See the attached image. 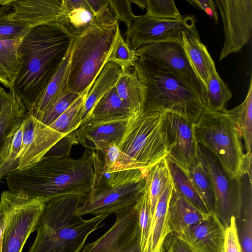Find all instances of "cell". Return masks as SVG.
Instances as JSON below:
<instances>
[{
	"label": "cell",
	"mask_w": 252,
	"mask_h": 252,
	"mask_svg": "<svg viewBox=\"0 0 252 252\" xmlns=\"http://www.w3.org/2000/svg\"><path fill=\"white\" fill-rule=\"evenodd\" d=\"M94 178L92 190L75 214L110 215L134 206L145 189L148 170L133 169L107 172L99 157L94 158Z\"/></svg>",
	"instance_id": "8992f818"
},
{
	"label": "cell",
	"mask_w": 252,
	"mask_h": 252,
	"mask_svg": "<svg viewBox=\"0 0 252 252\" xmlns=\"http://www.w3.org/2000/svg\"><path fill=\"white\" fill-rule=\"evenodd\" d=\"M23 124L15 134L9 154L0 166V179L5 175L17 170L19 157L22 143Z\"/></svg>",
	"instance_id": "b9f144b4"
},
{
	"label": "cell",
	"mask_w": 252,
	"mask_h": 252,
	"mask_svg": "<svg viewBox=\"0 0 252 252\" xmlns=\"http://www.w3.org/2000/svg\"><path fill=\"white\" fill-rule=\"evenodd\" d=\"M108 1L110 10L115 19L118 22L120 21L124 23L126 31L128 30L135 16L131 6L133 0H108Z\"/></svg>",
	"instance_id": "7bdbcfd3"
},
{
	"label": "cell",
	"mask_w": 252,
	"mask_h": 252,
	"mask_svg": "<svg viewBox=\"0 0 252 252\" xmlns=\"http://www.w3.org/2000/svg\"><path fill=\"white\" fill-rule=\"evenodd\" d=\"M88 91L79 96L49 126L65 135L75 131L79 128L82 124V109Z\"/></svg>",
	"instance_id": "d590c367"
},
{
	"label": "cell",
	"mask_w": 252,
	"mask_h": 252,
	"mask_svg": "<svg viewBox=\"0 0 252 252\" xmlns=\"http://www.w3.org/2000/svg\"><path fill=\"white\" fill-rule=\"evenodd\" d=\"M26 115L19 102L12 96L0 114V166L7 158L14 136Z\"/></svg>",
	"instance_id": "484cf974"
},
{
	"label": "cell",
	"mask_w": 252,
	"mask_h": 252,
	"mask_svg": "<svg viewBox=\"0 0 252 252\" xmlns=\"http://www.w3.org/2000/svg\"><path fill=\"white\" fill-rule=\"evenodd\" d=\"M62 9L56 23L72 39L84 34L94 21L87 0H63Z\"/></svg>",
	"instance_id": "44dd1931"
},
{
	"label": "cell",
	"mask_w": 252,
	"mask_h": 252,
	"mask_svg": "<svg viewBox=\"0 0 252 252\" xmlns=\"http://www.w3.org/2000/svg\"><path fill=\"white\" fill-rule=\"evenodd\" d=\"M134 206L138 214V224L141 233L140 243L143 252L151 224L149 198L145 191L141 194Z\"/></svg>",
	"instance_id": "60d3db41"
},
{
	"label": "cell",
	"mask_w": 252,
	"mask_h": 252,
	"mask_svg": "<svg viewBox=\"0 0 252 252\" xmlns=\"http://www.w3.org/2000/svg\"><path fill=\"white\" fill-rule=\"evenodd\" d=\"M146 15L162 19L181 20L184 17L172 0H143Z\"/></svg>",
	"instance_id": "ab89813d"
},
{
	"label": "cell",
	"mask_w": 252,
	"mask_h": 252,
	"mask_svg": "<svg viewBox=\"0 0 252 252\" xmlns=\"http://www.w3.org/2000/svg\"><path fill=\"white\" fill-rule=\"evenodd\" d=\"M224 252H242L234 217L231 219L229 225L225 229Z\"/></svg>",
	"instance_id": "bcb514c9"
},
{
	"label": "cell",
	"mask_w": 252,
	"mask_h": 252,
	"mask_svg": "<svg viewBox=\"0 0 252 252\" xmlns=\"http://www.w3.org/2000/svg\"><path fill=\"white\" fill-rule=\"evenodd\" d=\"M165 158L174 189L200 211L206 214H210L205 203L196 190L187 174L168 156Z\"/></svg>",
	"instance_id": "1f68e13d"
},
{
	"label": "cell",
	"mask_w": 252,
	"mask_h": 252,
	"mask_svg": "<svg viewBox=\"0 0 252 252\" xmlns=\"http://www.w3.org/2000/svg\"><path fill=\"white\" fill-rule=\"evenodd\" d=\"M173 189L171 179L157 203L143 252H165V241L170 233L168 224V207Z\"/></svg>",
	"instance_id": "ffe728a7"
},
{
	"label": "cell",
	"mask_w": 252,
	"mask_h": 252,
	"mask_svg": "<svg viewBox=\"0 0 252 252\" xmlns=\"http://www.w3.org/2000/svg\"><path fill=\"white\" fill-rule=\"evenodd\" d=\"M12 97V95L9 92H6L2 87H0V114L10 102Z\"/></svg>",
	"instance_id": "f907efd6"
},
{
	"label": "cell",
	"mask_w": 252,
	"mask_h": 252,
	"mask_svg": "<svg viewBox=\"0 0 252 252\" xmlns=\"http://www.w3.org/2000/svg\"><path fill=\"white\" fill-rule=\"evenodd\" d=\"M138 56L124 39L120 28L118 29L115 39L107 59V62L118 65L122 71L134 67Z\"/></svg>",
	"instance_id": "8d00e7d4"
},
{
	"label": "cell",
	"mask_w": 252,
	"mask_h": 252,
	"mask_svg": "<svg viewBox=\"0 0 252 252\" xmlns=\"http://www.w3.org/2000/svg\"><path fill=\"white\" fill-rule=\"evenodd\" d=\"M46 203L30 198L23 191H3L0 208L5 219L1 252H22L31 235L36 230Z\"/></svg>",
	"instance_id": "9c48e42d"
},
{
	"label": "cell",
	"mask_w": 252,
	"mask_h": 252,
	"mask_svg": "<svg viewBox=\"0 0 252 252\" xmlns=\"http://www.w3.org/2000/svg\"><path fill=\"white\" fill-rule=\"evenodd\" d=\"M188 2L195 5L204 10L214 21L216 24L219 22V14L216 9V4L212 0H191Z\"/></svg>",
	"instance_id": "681fc988"
},
{
	"label": "cell",
	"mask_w": 252,
	"mask_h": 252,
	"mask_svg": "<svg viewBox=\"0 0 252 252\" xmlns=\"http://www.w3.org/2000/svg\"><path fill=\"white\" fill-rule=\"evenodd\" d=\"M209 215L196 208L173 188L168 207L170 233L178 234L186 227L204 220Z\"/></svg>",
	"instance_id": "7402d4cb"
},
{
	"label": "cell",
	"mask_w": 252,
	"mask_h": 252,
	"mask_svg": "<svg viewBox=\"0 0 252 252\" xmlns=\"http://www.w3.org/2000/svg\"><path fill=\"white\" fill-rule=\"evenodd\" d=\"M134 68L142 95V114L168 112L195 123L205 106L189 81L143 56H138Z\"/></svg>",
	"instance_id": "3957f363"
},
{
	"label": "cell",
	"mask_w": 252,
	"mask_h": 252,
	"mask_svg": "<svg viewBox=\"0 0 252 252\" xmlns=\"http://www.w3.org/2000/svg\"><path fill=\"white\" fill-rule=\"evenodd\" d=\"M122 71L117 64L112 62L106 63L87 93L82 109L81 125L89 118L98 101L115 86Z\"/></svg>",
	"instance_id": "cb8c5ba5"
},
{
	"label": "cell",
	"mask_w": 252,
	"mask_h": 252,
	"mask_svg": "<svg viewBox=\"0 0 252 252\" xmlns=\"http://www.w3.org/2000/svg\"><path fill=\"white\" fill-rule=\"evenodd\" d=\"M165 252H193L175 233H170L164 243Z\"/></svg>",
	"instance_id": "c3c4849f"
},
{
	"label": "cell",
	"mask_w": 252,
	"mask_h": 252,
	"mask_svg": "<svg viewBox=\"0 0 252 252\" xmlns=\"http://www.w3.org/2000/svg\"><path fill=\"white\" fill-rule=\"evenodd\" d=\"M171 181L165 158L150 168L147 172L145 191L149 198L151 222L158 200Z\"/></svg>",
	"instance_id": "4dcf8cb0"
},
{
	"label": "cell",
	"mask_w": 252,
	"mask_h": 252,
	"mask_svg": "<svg viewBox=\"0 0 252 252\" xmlns=\"http://www.w3.org/2000/svg\"><path fill=\"white\" fill-rule=\"evenodd\" d=\"M241 207L236 224L242 252H252V179L247 173L239 178Z\"/></svg>",
	"instance_id": "d4e9b609"
},
{
	"label": "cell",
	"mask_w": 252,
	"mask_h": 252,
	"mask_svg": "<svg viewBox=\"0 0 252 252\" xmlns=\"http://www.w3.org/2000/svg\"><path fill=\"white\" fill-rule=\"evenodd\" d=\"M232 96V93L221 79L217 70L213 71L205 87L204 103L210 110L222 112L226 103Z\"/></svg>",
	"instance_id": "e575fe53"
},
{
	"label": "cell",
	"mask_w": 252,
	"mask_h": 252,
	"mask_svg": "<svg viewBox=\"0 0 252 252\" xmlns=\"http://www.w3.org/2000/svg\"><path fill=\"white\" fill-rule=\"evenodd\" d=\"M223 23L224 41L219 60L241 50L252 31V0H216Z\"/></svg>",
	"instance_id": "4fadbf2b"
},
{
	"label": "cell",
	"mask_w": 252,
	"mask_h": 252,
	"mask_svg": "<svg viewBox=\"0 0 252 252\" xmlns=\"http://www.w3.org/2000/svg\"><path fill=\"white\" fill-rule=\"evenodd\" d=\"M115 87L120 97L130 112L135 115L142 114V95L134 67L122 71Z\"/></svg>",
	"instance_id": "f1b7e54d"
},
{
	"label": "cell",
	"mask_w": 252,
	"mask_h": 252,
	"mask_svg": "<svg viewBox=\"0 0 252 252\" xmlns=\"http://www.w3.org/2000/svg\"><path fill=\"white\" fill-rule=\"evenodd\" d=\"M102 153L104 156L103 170L107 172H113L119 158L120 149L115 144H113Z\"/></svg>",
	"instance_id": "7dc6e473"
},
{
	"label": "cell",
	"mask_w": 252,
	"mask_h": 252,
	"mask_svg": "<svg viewBox=\"0 0 252 252\" xmlns=\"http://www.w3.org/2000/svg\"><path fill=\"white\" fill-rule=\"evenodd\" d=\"M135 53L188 79L200 93L204 102L205 87L193 70L182 44L172 42L151 43L139 48Z\"/></svg>",
	"instance_id": "2e32d148"
},
{
	"label": "cell",
	"mask_w": 252,
	"mask_h": 252,
	"mask_svg": "<svg viewBox=\"0 0 252 252\" xmlns=\"http://www.w3.org/2000/svg\"><path fill=\"white\" fill-rule=\"evenodd\" d=\"M80 96L70 91L67 85L48 106L40 122L49 126L62 114Z\"/></svg>",
	"instance_id": "f35d334b"
},
{
	"label": "cell",
	"mask_w": 252,
	"mask_h": 252,
	"mask_svg": "<svg viewBox=\"0 0 252 252\" xmlns=\"http://www.w3.org/2000/svg\"><path fill=\"white\" fill-rule=\"evenodd\" d=\"M5 225V219L3 212L0 208V252H1L3 231Z\"/></svg>",
	"instance_id": "f5cc1de1"
},
{
	"label": "cell",
	"mask_w": 252,
	"mask_h": 252,
	"mask_svg": "<svg viewBox=\"0 0 252 252\" xmlns=\"http://www.w3.org/2000/svg\"><path fill=\"white\" fill-rule=\"evenodd\" d=\"M94 151L88 149L78 158L69 157L42 158L29 168L7 175V184L13 192L23 191L30 198L46 203L59 196L90 193L94 181Z\"/></svg>",
	"instance_id": "7a4b0ae2"
},
{
	"label": "cell",
	"mask_w": 252,
	"mask_h": 252,
	"mask_svg": "<svg viewBox=\"0 0 252 252\" xmlns=\"http://www.w3.org/2000/svg\"><path fill=\"white\" fill-rule=\"evenodd\" d=\"M63 0H14L12 20L30 28L56 22L62 13Z\"/></svg>",
	"instance_id": "d6986e66"
},
{
	"label": "cell",
	"mask_w": 252,
	"mask_h": 252,
	"mask_svg": "<svg viewBox=\"0 0 252 252\" xmlns=\"http://www.w3.org/2000/svg\"><path fill=\"white\" fill-rule=\"evenodd\" d=\"M87 1L94 14L95 20L108 24H113L117 21L110 10L108 0Z\"/></svg>",
	"instance_id": "f6af8a7d"
},
{
	"label": "cell",
	"mask_w": 252,
	"mask_h": 252,
	"mask_svg": "<svg viewBox=\"0 0 252 252\" xmlns=\"http://www.w3.org/2000/svg\"><path fill=\"white\" fill-rule=\"evenodd\" d=\"M165 122L170 148L168 157L187 172L198 159L194 124L168 112H165Z\"/></svg>",
	"instance_id": "9a60e30c"
},
{
	"label": "cell",
	"mask_w": 252,
	"mask_h": 252,
	"mask_svg": "<svg viewBox=\"0 0 252 252\" xmlns=\"http://www.w3.org/2000/svg\"><path fill=\"white\" fill-rule=\"evenodd\" d=\"M78 143L75 131L70 133L54 145L43 158L69 157L72 146Z\"/></svg>",
	"instance_id": "ee69618b"
},
{
	"label": "cell",
	"mask_w": 252,
	"mask_h": 252,
	"mask_svg": "<svg viewBox=\"0 0 252 252\" xmlns=\"http://www.w3.org/2000/svg\"><path fill=\"white\" fill-rule=\"evenodd\" d=\"M22 143L17 170L29 168L40 161L65 134L60 133L26 115L23 122Z\"/></svg>",
	"instance_id": "5bb4252c"
},
{
	"label": "cell",
	"mask_w": 252,
	"mask_h": 252,
	"mask_svg": "<svg viewBox=\"0 0 252 252\" xmlns=\"http://www.w3.org/2000/svg\"><path fill=\"white\" fill-rule=\"evenodd\" d=\"M13 0H0V5L11 3Z\"/></svg>",
	"instance_id": "db71d44e"
},
{
	"label": "cell",
	"mask_w": 252,
	"mask_h": 252,
	"mask_svg": "<svg viewBox=\"0 0 252 252\" xmlns=\"http://www.w3.org/2000/svg\"><path fill=\"white\" fill-rule=\"evenodd\" d=\"M225 228L215 214L189 226L176 236L193 252H224Z\"/></svg>",
	"instance_id": "e0dca14e"
},
{
	"label": "cell",
	"mask_w": 252,
	"mask_h": 252,
	"mask_svg": "<svg viewBox=\"0 0 252 252\" xmlns=\"http://www.w3.org/2000/svg\"><path fill=\"white\" fill-rule=\"evenodd\" d=\"M182 46L193 70L205 90L211 72L216 69L214 61L199 36L183 32Z\"/></svg>",
	"instance_id": "603a6c76"
},
{
	"label": "cell",
	"mask_w": 252,
	"mask_h": 252,
	"mask_svg": "<svg viewBox=\"0 0 252 252\" xmlns=\"http://www.w3.org/2000/svg\"><path fill=\"white\" fill-rule=\"evenodd\" d=\"M234 125L245 142L246 153H252V79L250 80L247 96L244 101L230 110L223 111Z\"/></svg>",
	"instance_id": "83f0119b"
},
{
	"label": "cell",
	"mask_w": 252,
	"mask_h": 252,
	"mask_svg": "<svg viewBox=\"0 0 252 252\" xmlns=\"http://www.w3.org/2000/svg\"><path fill=\"white\" fill-rule=\"evenodd\" d=\"M70 58V49L34 108L31 115L38 121L51 102L67 85Z\"/></svg>",
	"instance_id": "f546056e"
},
{
	"label": "cell",
	"mask_w": 252,
	"mask_h": 252,
	"mask_svg": "<svg viewBox=\"0 0 252 252\" xmlns=\"http://www.w3.org/2000/svg\"><path fill=\"white\" fill-rule=\"evenodd\" d=\"M196 190L205 203L210 214H214L215 198L213 187L209 175L198 158L186 172Z\"/></svg>",
	"instance_id": "836d02e7"
},
{
	"label": "cell",
	"mask_w": 252,
	"mask_h": 252,
	"mask_svg": "<svg viewBox=\"0 0 252 252\" xmlns=\"http://www.w3.org/2000/svg\"><path fill=\"white\" fill-rule=\"evenodd\" d=\"M85 198L81 194H67L47 202L29 252H80L89 236L101 227L109 216L85 220L76 215Z\"/></svg>",
	"instance_id": "277c9868"
},
{
	"label": "cell",
	"mask_w": 252,
	"mask_h": 252,
	"mask_svg": "<svg viewBox=\"0 0 252 252\" xmlns=\"http://www.w3.org/2000/svg\"><path fill=\"white\" fill-rule=\"evenodd\" d=\"M194 130L197 143L210 151L228 177L239 178L245 154L241 138L225 113L205 107L194 123Z\"/></svg>",
	"instance_id": "ba28073f"
},
{
	"label": "cell",
	"mask_w": 252,
	"mask_h": 252,
	"mask_svg": "<svg viewBox=\"0 0 252 252\" xmlns=\"http://www.w3.org/2000/svg\"><path fill=\"white\" fill-rule=\"evenodd\" d=\"M165 111L134 115L128 121L117 147L119 158L113 172L141 169L149 170L168 156Z\"/></svg>",
	"instance_id": "5b68a950"
},
{
	"label": "cell",
	"mask_w": 252,
	"mask_h": 252,
	"mask_svg": "<svg viewBox=\"0 0 252 252\" xmlns=\"http://www.w3.org/2000/svg\"><path fill=\"white\" fill-rule=\"evenodd\" d=\"M247 173L252 179V153H246L242 168V174Z\"/></svg>",
	"instance_id": "816d5d0a"
},
{
	"label": "cell",
	"mask_w": 252,
	"mask_h": 252,
	"mask_svg": "<svg viewBox=\"0 0 252 252\" xmlns=\"http://www.w3.org/2000/svg\"><path fill=\"white\" fill-rule=\"evenodd\" d=\"M20 40H0V83L9 89L18 71Z\"/></svg>",
	"instance_id": "d6a6232c"
},
{
	"label": "cell",
	"mask_w": 252,
	"mask_h": 252,
	"mask_svg": "<svg viewBox=\"0 0 252 252\" xmlns=\"http://www.w3.org/2000/svg\"><path fill=\"white\" fill-rule=\"evenodd\" d=\"M72 41L56 22L34 27L20 40L18 71L9 92L26 115L32 113Z\"/></svg>",
	"instance_id": "6da1fadb"
},
{
	"label": "cell",
	"mask_w": 252,
	"mask_h": 252,
	"mask_svg": "<svg viewBox=\"0 0 252 252\" xmlns=\"http://www.w3.org/2000/svg\"><path fill=\"white\" fill-rule=\"evenodd\" d=\"M134 115L120 97L115 86L96 104L85 123L126 121Z\"/></svg>",
	"instance_id": "4316f807"
},
{
	"label": "cell",
	"mask_w": 252,
	"mask_h": 252,
	"mask_svg": "<svg viewBox=\"0 0 252 252\" xmlns=\"http://www.w3.org/2000/svg\"><path fill=\"white\" fill-rule=\"evenodd\" d=\"M198 156L211 178L215 198V215L226 229L231 219H237L241 207L239 178L230 179L217 159L206 147L198 144Z\"/></svg>",
	"instance_id": "8fae6325"
},
{
	"label": "cell",
	"mask_w": 252,
	"mask_h": 252,
	"mask_svg": "<svg viewBox=\"0 0 252 252\" xmlns=\"http://www.w3.org/2000/svg\"><path fill=\"white\" fill-rule=\"evenodd\" d=\"M119 24L94 20L84 34L72 39L68 89L80 95L88 91L107 63Z\"/></svg>",
	"instance_id": "52a82bcc"
},
{
	"label": "cell",
	"mask_w": 252,
	"mask_h": 252,
	"mask_svg": "<svg viewBox=\"0 0 252 252\" xmlns=\"http://www.w3.org/2000/svg\"><path fill=\"white\" fill-rule=\"evenodd\" d=\"M11 3L0 5V40H20L32 29L12 20Z\"/></svg>",
	"instance_id": "74e56055"
},
{
	"label": "cell",
	"mask_w": 252,
	"mask_h": 252,
	"mask_svg": "<svg viewBox=\"0 0 252 252\" xmlns=\"http://www.w3.org/2000/svg\"><path fill=\"white\" fill-rule=\"evenodd\" d=\"M194 16L181 20L162 19L146 14L134 17L126 32V42L133 51L151 43L172 42L182 44V32H190L199 36Z\"/></svg>",
	"instance_id": "30bf717a"
},
{
	"label": "cell",
	"mask_w": 252,
	"mask_h": 252,
	"mask_svg": "<svg viewBox=\"0 0 252 252\" xmlns=\"http://www.w3.org/2000/svg\"><path fill=\"white\" fill-rule=\"evenodd\" d=\"M112 226L80 252H142L138 214L135 206L115 213Z\"/></svg>",
	"instance_id": "7c38bea8"
},
{
	"label": "cell",
	"mask_w": 252,
	"mask_h": 252,
	"mask_svg": "<svg viewBox=\"0 0 252 252\" xmlns=\"http://www.w3.org/2000/svg\"><path fill=\"white\" fill-rule=\"evenodd\" d=\"M129 120L112 122L88 121L75 131L76 138L86 149L102 153L113 144L118 145Z\"/></svg>",
	"instance_id": "ac0fdd59"
}]
</instances>
